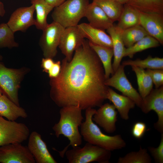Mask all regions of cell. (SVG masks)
Here are the masks:
<instances>
[{
  "label": "cell",
  "instance_id": "1",
  "mask_svg": "<svg viewBox=\"0 0 163 163\" xmlns=\"http://www.w3.org/2000/svg\"><path fill=\"white\" fill-rule=\"evenodd\" d=\"M102 64L85 39L70 61H62L60 74L50 78V96L59 107L78 106L82 110L100 107L109 87Z\"/></svg>",
  "mask_w": 163,
  "mask_h": 163
},
{
  "label": "cell",
  "instance_id": "2",
  "mask_svg": "<svg viewBox=\"0 0 163 163\" xmlns=\"http://www.w3.org/2000/svg\"><path fill=\"white\" fill-rule=\"evenodd\" d=\"M82 110L78 106H68L62 107L59 111L60 118L58 123L52 127L57 138L62 135L68 139L69 143L62 151L58 152L59 155L63 158L69 146L72 148L79 146L82 143V136L78 127L84 119Z\"/></svg>",
  "mask_w": 163,
  "mask_h": 163
},
{
  "label": "cell",
  "instance_id": "3",
  "mask_svg": "<svg viewBox=\"0 0 163 163\" xmlns=\"http://www.w3.org/2000/svg\"><path fill=\"white\" fill-rule=\"evenodd\" d=\"M96 110L93 108L85 110V120L80 127V134L87 142L111 151L125 147L126 143L121 136H109L102 132L92 120Z\"/></svg>",
  "mask_w": 163,
  "mask_h": 163
},
{
  "label": "cell",
  "instance_id": "4",
  "mask_svg": "<svg viewBox=\"0 0 163 163\" xmlns=\"http://www.w3.org/2000/svg\"><path fill=\"white\" fill-rule=\"evenodd\" d=\"M89 0H67L54 8L51 14L53 21L64 28L77 26L85 15Z\"/></svg>",
  "mask_w": 163,
  "mask_h": 163
},
{
  "label": "cell",
  "instance_id": "5",
  "mask_svg": "<svg viewBox=\"0 0 163 163\" xmlns=\"http://www.w3.org/2000/svg\"><path fill=\"white\" fill-rule=\"evenodd\" d=\"M29 70L26 67L8 68L0 61V88L2 94L19 106L18 90L21 82Z\"/></svg>",
  "mask_w": 163,
  "mask_h": 163
},
{
  "label": "cell",
  "instance_id": "6",
  "mask_svg": "<svg viewBox=\"0 0 163 163\" xmlns=\"http://www.w3.org/2000/svg\"><path fill=\"white\" fill-rule=\"evenodd\" d=\"M65 154L69 163H108L111 155V151L87 142L82 148L67 150Z\"/></svg>",
  "mask_w": 163,
  "mask_h": 163
},
{
  "label": "cell",
  "instance_id": "7",
  "mask_svg": "<svg viewBox=\"0 0 163 163\" xmlns=\"http://www.w3.org/2000/svg\"><path fill=\"white\" fill-rule=\"evenodd\" d=\"M30 135L29 129L24 123L6 120L0 116V147L26 140Z\"/></svg>",
  "mask_w": 163,
  "mask_h": 163
},
{
  "label": "cell",
  "instance_id": "8",
  "mask_svg": "<svg viewBox=\"0 0 163 163\" xmlns=\"http://www.w3.org/2000/svg\"><path fill=\"white\" fill-rule=\"evenodd\" d=\"M65 28L53 21L42 30L39 43L44 58L53 59L57 55L61 37Z\"/></svg>",
  "mask_w": 163,
  "mask_h": 163
},
{
  "label": "cell",
  "instance_id": "9",
  "mask_svg": "<svg viewBox=\"0 0 163 163\" xmlns=\"http://www.w3.org/2000/svg\"><path fill=\"white\" fill-rule=\"evenodd\" d=\"M124 67L120 64L112 76L106 79L105 84L107 86L114 88L123 95L131 98L140 108L143 99L127 78L124 72Z\"/></svg>",
  "mask_w": 163,
  "mask_h": 163
},
{
  "label": "cell",
  "instance_id": "10",
  "mask_svg": "<svg viewBox=\"0 0 163 163\" xmlns=\"http://www.w3.org/2000/svg\"><path fill=\"white\" fill-rule=\"evenodd\" d=\"M27 146L14 143L0 147V163H35Z\"/></svg>",
  "mask_w": 163,
  "mask_h": 163
},
{
  "label": "cell",
  "instance_id": "11",
  "mask_svg": "<svg viewBox=\"0 0 163 163\" xmlns=\"http://www.w3.org/2000/svg\"><path fill=\"white\" fill-rule=\"evenodd\" d=\"M140 108L145 113H147L152 110L155 112L158 120L154 123V127L161 133H163V85L152 89L143 99Z\"/></svg>",
  "mask_w": 163,
  "mask_h": 163
},
{
  "label": "cell",
  "instance_id": "12",
  "mask_svg": "<svg viewBox=\"0 0 163 163\" xmlns=\"http://www.w3.org/2000/svg\"><path fill=\"white\" fill-rule=\"evenodd\" d=\"M84 40L77 25L64 29L58 47L68 61L71 60L74 52L82 44Z\"/></svg>",
  "mask_w": 163,
  "mask_h": 163
},
{
  "label": "cell",
  "instance_id": "13",
  "mask_svg": "<svg viewBox=\"0 0 163 163\" xmlns=\"http://www.w3.org/2000/svg\"><path fill=\"white\" fill-rule=\"evenodd\" d=\"M35 11L34 6L32 4L29 6L19 8L12 13L7 23L14 33L17 31L24 32L35 25Z\"/></svg>",
  "mask_w": 163,
  "mask_h": 163
},
{
  "label": "cell",
  "instance_id": "14",
  "mask_svg": "<svg viewBox=\"0 0 163 163\" xmlns=\"http://www.w3.org/2000/svg\"><path fill=\"white\" fill-rule=\"evenodd\" d=\"M117 111L113 104H102L93 115L92 120L107 133H112L116 129Z\"/></svg>",
  "mask_w": 163,
  "mask_h": 163
},
{
  "label": "cell",
  "instance_id": "15",
  "mask_svg": "<svg viewBox=\"0 0 163 163\" xmlns=\"http://www.w3.org/2000/svg\"><path fill=\"white\" fill-rule=\"evenodd\" d=\"M140 24L148 34L163 44V14L139 12Z\"/></svg>",
  "mask_w": 163,
  "mask_h": 163
},
{
  "label": "cell",
  "instance_id": "16",
  "mask_svg": "<svg viewBox=\"0 0 163 163\" xmlns=\"http://www.w3.org/2000/svg\"><path fill=\"white\" fill-rule=\"evenodd\" d=\"M27 147L37 163H57L49 152L41 135L33 131L29 137Z\"/></svg>",
  "mask_w": 163,
  "mask_h": 163
},
{
  "label": "cell",
  "instance_id": "17",
  "mask_svg": "<svg viewBox=\"0 0 163 163\" xmlns=\"http://www.w3.org/2000/svg\"><path fill=\"white\" fill-rule=\"evenodd\" d=\"M85 17L87 18L91 26L104 30L113 25V22L102 9L93 2L88 5Z\"/></svg>",
  "mask_w": 163,
  "mask_h": 163
},
{
  "label": "cell",
  "instance_id": "18",
  "mask_svg": "<svg viewBox=\"0 0 163 163\" xmlns=\"http://www.w3.org/2000/svg\"><path fill=\"white\" fill-rule=\"evenodd\" d=\"M77 26L84 38L98 45L112 48V40L110 36L104 30L91 26L89 24L83 23Z\"/></svg>",
  "mask_w": 163,
  "mask_h": 163
},
{
  "label": "cell",
  "instance_id": "19",
  "mask_svg": "<svg viewBox=\"0 0 163 163\" xmlns=\"http://www.w3.org/2000/svg\"><path fill=\"white\" fill-rule=\"evenodd\" d=\"M115 106L118 112L120 117L123 120L129 119V112L135 106L134 101L129 97L118 94L108 87L106 96Z\"/></svg>",
  "mask_w": 163,
  "mask_h": 163
},
{
  "label": "cell",
  "instance_id": "20",
  "mask_svg": "<svg viewBox=\"0 0 163 163\" xmlns=\"http://www.w3.org/2000/svg\"><path fill=\"white\" fill-rule=\"evenodd\" d=\"M111 38L113 45L114 59L112 64L114 72L120 65L122 58L124 57L126 48L121 36V30L114 24L107 30Z\"/></svg>",
  "mask_w": 163,
  "mask_h": 163
},
{
  "label": "cell",
  "instance_id": "21",
  "mask_svg": "<svg viewBox=\"0 0 163 163\" xmlns=\"http://www.w3.org/2000/svg\"><path fill=\"white\" fill-rule=\"evenodd\" d=\"M0 116L11 121L28 116L24 108L17 105L4 94L0 96Z\"/></svg>",
  "mask_w": 163,
  "mask_h": 163
},
{
  "label": "cell",
  "instance_id": "22",
  "mask_svg": "<svg viewBox=\"0 0 163 163\" xmlns=\"http://www.w3.org/2000/svg\"><path fill=\"white\" fill-rule=\"evenodd\" d=\"M90 46L96 53L103 66L106 79L114 74L111 60L113 56L112 48L98 45L89 41Z\"/></svg>",
  "mask_w": 163,
  "mask_h": 163
},
{
  "label": "cell",
  "instance_id": "23",
  "mask_svg": "<svg viewBox=\"0 0 163 163\" xmlns=\"http://www.w3.org/2000/svg\"><path fill=\"white\" fill-rule=\"evenodd\" d=\"M118 21L116 26L121 30L140 25L139 11L126 3Z\"/></svg>",
  "mask_w": 163,
  "mask_h": 163
},
{
  "label": "cell",
  "instance_id": "24",
  "mask_svg": "<svg viewBox=\"0 0 163 163\" xmlns=\"http://www.w3.org/2000/svg\"><path fill=\"white\" fill-rule=\"evenodd\" d=\"M30 2L36 12L34 25L37 29L43 30L48 24L47 17L54 7L45 0H30Z\"/></svg>",
  "mask_w": 163,
  "mask_h": 163
},
{
  "label": "cell",
  "instance_id": "25",
  "mask_svg": "<svg viewBox=\"0 0 163 163\" xmlns=\"http://www.w3.org/2000/svg\"><path fill=\"white\" fill-rule=\"evenodd\" d=\"M126 4L139 12L163 14V0H128Z\"/></svg>",
  "mask_w": 163,
  "mask_h": 163
},
{
  "label": "cell",
  "instance_id": "26",
  "mask_svg": "<svg viewBox=\"0 0 163 163\" xmlns=\"http://www.w3.org/2000/svg\"><path fill=\"white\" fill-rule=\"evenodd\" d=\"M131 66L136 75L139 93L143 99L153 89L152 80L144 69L134 66Z\"/></svg>",
  "mask_w": 163,
  "mask_h": 163
},
{
  "label": "cell",
  "instance_id": "27",
  "mask_svg": "<svg viewBox=\"0 0 163 163\" xmlns=\"http://www.w3.org/2000/svg\"><path fill=\"white\" fill-rule=\"evenodd\" d=\"M113 22L118 21L122 11L124 5L114 0H93Z\"/></svg>",
  "mask_w": 163,
  "mask_h": 163
},
{
  "label": "cell",
  "instance_id": "28",
  "mask_svg": "<svg viewBox=\"0 0 163 163\" xmlns=\"http://www.w3.org/2000/svg\"><path fill=\"white\" fill-rule=\"evenodd\" d=\"M121 36L124 44L129 47L146 36L149 35L140 25L121 30Z\"/></svg>",
  "mask_w": 163,
  "mask_h": 163
},
{
  "label": "cell",
  "instance_id": "29",
  "mask_svg": "<svg viewBox=\"0 0 163 163\" xmlns=\"http://www.w3.org/2000/svg\"><path fill=\"white\" fill-rule=\"evenodd\" d=\"M160 43L156 39L148 35L139 40L133 45L126 48L124 57L132 58L137 53L146 49L159 46Z\"/></svg>",
  "mask_w": 163,
  "mask_h": 163
},
{
  "label": "cell",
  "instance_id": "30",
  "mask_svg": "<svg viewBox=\"0 0 163 163\" xmlns=\"http://www.w3.org/2000/svg\"><path fill=\"white\" fill-rule=\"evenodd\" d=\"M121 64L124 66H134L143 69H163V58L158 57H153L149 55L144 59H137L134 60H125L122 62Z\"/></svg>",
  "mask_w": 163,
  "mask_h": 163
},
{
  "label": "cell",
  "instance_id": "31",
  "mask_svg": "<svg viewBox=\"0 0 163 163\" xmlns=\"http://www.w3.org/2000/svg\"><path fill=\"white\" fill-rule=\"evenodd\" d=\"M152 158L147 149L142 148L141 146L138 151H133L119 158L118 163H151Z\"/></svg>",
  "mask_w": 163,
  "mask_h": 163
},
{
  "label": "cell",
  "instance_id": "32",
  "mask_svg": "<svg viewBox=\"0 0 163 163\" xmlns=\"http://www.w3.org/2000/svg\"><path fill=\"white\" fill-rule=\"evenodd\" d=\"M14 33L7 23L0 24V48L11 49L19 46L18 43L15 40Z\"/></svg>",
  "mask_w": 163,
  "mask_h": 163
},
{
  "label": "cell",
  "instance_id": "33",
  "mask_svg": "<svg viewBox=\"0 0 163 163\" xmlns=\"http://www.w3.org/2000/svg\"><path fill=\"white\" fill-rule=\"evenodd\" d=\"M147 149L155 163H163V133H161V141L158 146L156 148L149 146Z\"/></svg>",
  "mask_w": 163,
  "mask_h": 163
},
{
  "label": "cell",
  "instance_id": "34",
  "mask_svg": "<svg viewBox=\"0 0 163 163\" xmlns=\"http://www.w3.org/2000/svg\"><path fill=\"white\" fill-rule=\"evenodd\" d=\"M146 72L150 76L155 88L163 85V69H147Z\"/></svg>",
  "mask_w": 163,
  "mask_h": 163
},
{
  "label": "cell",
  "instance_id": "35",
  "mask_svg": "<svg viewBox=\"0 0 163 163\" xmlns=\"http://www.w3.org/2000/svg\"><path fill=\"white\" fill-rule=\"evenodd\" d=\"M146 130L145 123L142 122L138 121L133 124L131 129V133L134 137L140 139L143 137Z\"/></svg>",
  "mask_w": 163,
  "mask_h": 163
},
{
  "label": "cell",
  "instance_id": "36",
  "mask_svg": "<svg viewBox=\"0 0 163 163\" xmlns=\"http://www.w3.org/2000/svg\"><path fill=\"white\" fill-rule=\"evenodd\" d=\"M61 69V62L59 61L54 62L53 66L47 72L49 77L50 78L57 77L60 74Z\"/></svg>",
  "mask_w": 163,
  "mask_h": 163
},
{
  "label": "cell",
  "instance_id": "37",
  "mask_svg": "<svg viewBox=\"0 0 163 163\" xmlns=\"http://www.w3.org/2000/svg\"><path fill=\"white\" fill-rule=\"evenodd\" d=\"M54 62L52 58H43L41 61V66L43 71L47 73L53 66Z\"/></svg>",
  "mask_w": 163,
  "mask_h": 163
},
{
  "label": "cell",
  "instance_id": "38",
  "mask_svg": "<svg viewBox=\"0 0 163 163\" xmlns=\"http://www.w3.org/2000/svg\"><path fill=\"white\" fill-rule=\"evenodd\" d=\"M47 3L54 8L57 7L64 2L66 0H45Z\"/></svg>",
  "mask_w": 163,
  "mask_h": 163
},
{
  "label": "cell",
  "instance_id": "39",
  "mask_svg": "<svg viewBox=\"0 0 163 163\" xmlns=\"http://www.w3.org/2000/svg\"><path fill=\"white\" fill-rule=\"evenodd\" d=\"M5 12L4 4L2 2L0 1V16L1 17L4 16Z\"/></svg>",
  "mask_w": 163,
  "mask_h": 163
},
{
  "label": "cell",
  "instance_id": "40",
  "mask_svg": "<svg viewBox=\"0 0 163 163\" xmlns=\"http://www.w3.org/2000/svg\"><path fill=\"white\" fill-rule=\"evenodd\" d=\"M124 5L126 3L128 0H114Z\"/></svg>",
  "mask_w": 163,
  "mask_h": 163
},
{
  "label": "cell",
  "instance_id": "41",
  "mask_svg": "<svg viewBox=\"0 0 163 163\" xmlns=\"http://www.w3.org/2000/svg\"><path fill=\"white\" fill-rule=\"evenodd\" d=\"M2 90L1 88H0V96L2 94Z\"/></svg>",
  "mask_w": 163,
  "mask_h": 163
},
{
  "label": "cell",
  "instance_id": "42",
  "mask_svg": "<svg viewBox=\"0 0 163 163\" xmlns=\"http://www.w3.org/2000/svg\"><path fill=\"white\" fill-rule=\"evenodd\" d=\"M3 59L2 56L0 55V61H2Z\"/></svg>",
  "mask_w": 163,
  "mask_h": 163
}]
</instances>
